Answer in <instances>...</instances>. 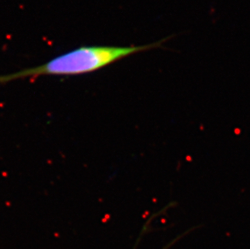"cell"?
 Listing matches in <instances>:
<instances>
[{"label": "cell", "instance_id": "obj_1", "mask_svg": "<svg viewBox=\"0 0 250 249\" xmlns=\"http://www.w3.org/2000/svg\"><path fill=\"white\" fill-rule=\"evenodd\" d=\"M173 37V35L170 36L156 42L137 46H81L61 54L40 66L0 76V82L8 83L42 75H77L91 73L136 53L162 47L166 41Z\"/></svg>", "mask_w": 250, "mask_h": 249}]
</instances>
